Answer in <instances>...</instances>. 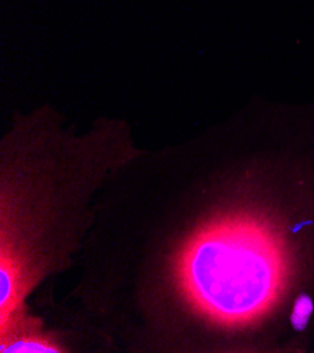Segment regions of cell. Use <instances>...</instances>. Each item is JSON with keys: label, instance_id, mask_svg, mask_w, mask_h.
I'll return each mask as SVG.
<instances>
[{"label": "cell", "instance_id": "obj_1", "mask_svg": "<svg viewBox=\"0 0 314 353\" xmlns=\"http://www.w3.org/2000/svg\"><path fill=\"white\" fill-rule=\"evenodd\" d=\"M208 238L192 266L203 301L224 320L253 319L281 288V250L258 225L231 224Z\"/></svg>", "mask_w": 314, "mask_h": 353}, {"label": "cell", "instance_id": "obj_2", "mask_svg": "<svg viewBox=\"0 0 314 353\" xmlns=\"http://www.w3.org/2000/svg\"><path fill=\"white\" fill-rule=\"evenodd\" d=\"M313 312V301L308 296L303 294L300 296L296 303H295V307H293V311H292V316H291V323H292V327L296 330V331H303L310 320V315Z\"/></svg>", "mask_w": 314, "mask_h": 353}]
</instances>
